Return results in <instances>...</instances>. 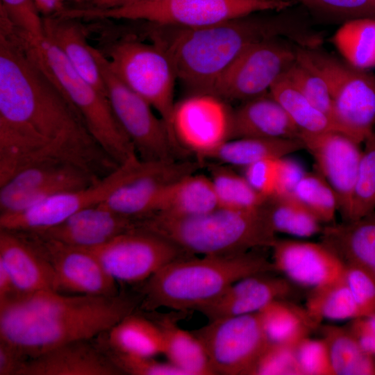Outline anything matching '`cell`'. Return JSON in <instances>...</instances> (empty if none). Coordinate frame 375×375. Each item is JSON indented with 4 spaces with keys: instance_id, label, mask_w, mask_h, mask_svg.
I'll return each mask as SVG.
<instances>
[{
    "instance_id": "cell-1",
    "label": "cell",
    "mask_w": 375,
    "mask_h": 375,
    "mask_svg": "<svg viewBox=\"0 0 375 375\" xmlns=\"http://www.w3.org/2000/svg\"><path fill=\"white\" fill-rule=\"evenodd\" d=\"M58 162L101 178L119 165L40 62L30 38L0 14V185L22 169Z\"/></svg>"
},
{
    "instance_id": "cell-2",
    "label": "cell",
    "mask_w": 375,
    "mask_h": 375,
    "mask_svg": "<svg viewBox=\"0 0 375 375\" xmlns=\"http://www.w3.org/2000/svg\"><path fill=\"white\" fill-rule=\"evenodd\" d=\"M153 35L174 65L179 79L194 94H210L235 60L251 45L282 38L303 48L317 47L320 32L312 28L295 6L278 11L258 12L201 28L164 26Z\"/></svg>"
},
{
    "instance_id": "cell-3",
    "label": "cell",
    "mask_w": 375,
    "mask_h": 375,
    "mask_svg": "<svg viewBox=\"0 0 375 375\" xmlns=\"http://www.w3.org/2000/svg\"><path fill=\"white\" fill-rule=\"evenodd\" d=\"M141 294L65 295L47 290L21 294L0 305V340L27 358L106 332L139 307Z\"/></svg>"
},
{
    "instance_id": "cell-4",
    "label": "cell",
    "mask_w": 375,
    "mask_h": 375,
    "mask_svg": "<svg viewBox=\"0 0 375 375\" xmlns=\"http://www.w3.org/2000/svg\"><path fill=\"white\" fill-rule=\"evenodd\" d=\"M257 250L174 260L144 281L139 307L150 312L160 308L196 310L241 278L276 271L272 262Z\"/></svg>"
},
{
    "instance_id": "cell-5",
    "label": "cell",
    "mask_w": 375,
    "mask_h": 375,
    "mask_svg": "<svg viewBox=\"0 0 375 375\" xmlns=\"http://www.w3.org/2000/svg\"><path fill=\"white\" fill-rule=\"evenodd\" d=\"M137 227L160 235L192 256L240 254L271 248L277 239L263 206L252 210L218 207L189 217L155 214L137 222Z\"/></svg>"
},
{
    "instance_id": "cell-6",
    "label": "cell",
    "mask_w": 375,
    "mask_h": 375,
    "mask_svg": "<svg viewBox=\"0 0 375 375\" xmlns=\"http://www.w3.org/2000/svg\"><path fill=\"white\" fill-rule=\"evenodd\" d=\"M293 0H158L112 8H83L76 15L85 19L142 20L154 25L201 28L258 12L287 9Z\"/></svg>"
},
{
    "instance_id": "cell-7",
    "label": "cell",
    "mask_w": 375,
    "mask_h": 375,
    "mask_svg": "<svg viewBox=\"0 0 375 375\" xmlns=\"http://www.w3.org/2000/svg\"><path fill=\"white\" fill-rule=\"evenodd\" d=\"M297 60L326 82L340 131L358 144L375 126V75L356 68L319 47L297 46Z\"/></svg>"
},
{
    "instance_id": "cell-8",
    "label": "cell",
    "mask_w": 375,
    "mask_h": 375,
    "mask_svg": "<svg viewBox=\"0 0 375 375\" xmlns=\"http://www.w3.org/2000/svg\"><path fill=\"white\" fill-rule=\"evenodd\" d=\"M33 44L44 69L75 106L88 130L107 154L119 165L137 156L108 97L84 79L58 47L45 38Z\"/></svg>"
},
{
    "instance_id": "cell-9",
    "label": "cell",
    "mask_w": 375,
    "mask_h": 375,
    "mask_svg": "<svg viewBox=\"0 0 375 375\" xmlns=\"http://www.w3.org/2000/svg\"><path fill=\"white\" fill-rule=\"evenodd\" d=\"M153 42L145 43L128 36L107 43L104 50L98 49L106 57L115 74L153 108L179 147L172 129L177 76L166 51Z\"/></svg>"
},
{
    "instance_id": "cell-10",
    "label": "cell",
    "mask_w": 375,
    "mask_h": 375,
    "mask_svg": "<svg viewBox=\"0 0 375 375\" xmlns=\"http://www.w3.org/2000/svg\"><path fill=\"white\" fill-rule=\"evenodd\" d=\"M114 114L144 161L174 160L185 155L172 139L162 119L144 98L123 83L111 70L106 57L92 47Z\"/></svg>"
},
{
    "instance_id": "cell-11",
    "label": "cell",
    "mask_w": 375,
    "mask_h": 375,
    "mask_svg": "<svg viewBox=\"0 0 375 375\" xmlns=\"http://www.w3.org/2000/svg\"><path fill=\"white\" fill-rule=\"evenodd\" d=\"M296 44L282 38L256 42L246 49L217 81L210 94L240 103L269 92L297 60Z\"/></svg>"
},
{
    "instance_id": "cell-12",
    "label": "cell",
    "mask_w": 375,
    "mask_h": 375,
    "mask_svg": "<svg viewBox=\"0 0 375 375\" xmlns=\"http://www.w3.org/2000/svg\"><path fill=\"white\" fill-rule=\"evenodd\" d=\"M192 333L203 344L215 374L252 375L269 342L258 312L209 320Z\"/></svg>"
},
{
    "instance_id": "cell-13",
    "label": "cell",
    "mask_w": 375,
    "mask_h": 375,
    "mask_svg": "<svg viewBox=\"0 0 375 375\" xmlns=\"http://www.w3.org/2000/svg\"><path fill=\"white\" fill-rule=\"evenodd\" d=\"M200 165L188 159L144 161L134 157L122 181L101 204L135 222L142 220L156 212L173 182L197 172Z\"/></svg>"
},
{
    "instance_id": "cell-14",
    "label": "cell",
    "mask_w": 375,
    "mask_h": 375,
    "mask_svg": "<svg viewBox=\"0 0 375 375\" xmlns=\"http://www.w3.org/2000/svg\"><path fill=\"white\" fill-rule=\"evenodd\" d=\"M106 272L117 282H144L177 259L192 256L169 240L135 227L92 249Z\"/></svg>"
},
{
    "instance_id": "cell-15",
    "label": "cell",
    "mask_w": 375,
    "mask_h": 375,
    "mask_svg": "<svg viewBox=\"0 0 375 375\" xmlns=\"http://www.w3.org/2000/svg\"><path fill=\"white\" fill-rule=\"evenodd\" d=\"M174 139L185 153L205 161L233 138V108L210 94H194L175 103L172 117Z\"/></svg>"
},
{
    "instance_id": "cell-16",
    "label": "cell",
    "mask_w": 375,
    "mask_h": 375,
    "mask_svg": "<svg viewBox=\"0 0 375 375\" xmlns=\"http://www.w3.org/2000/svg\"><path fill=\"white\" fill-rule=\"evenodd\" d=\"M100 179L69 163L28 167L0 185V215L24 211L53 195L88 187Z\"/></svg>"
},
{
    "instance_id": "cell-17",
    "label": "cell",
    "mask_w": 375,
    "mask_h": 375,
    "mask_svg": "<svg viewBox=\"0 0 375 375\" xmlns=\"http://www.w3.org/2000/svg\"><path fill=\"white\" fill-rule=\"evenodd\" d=\"M28 233L51 268L57 292L92 296H112L119 292L117 281L89 250L35 232Z\"/></svg>"
},
{
    "instance_id": "cell-18",
    "label": "cell",
    "mask_w": 375,
    "mask_h": 375,
    "mask_svg": "<svg viewBox=\"0 0 375 375\" xmlns=\"http://www.w3.org/2000/svg\"><path fill=\"white\" fill-rule=\"evenodd\" d=\"M128 160L88 187L53 195L17 213L0 215V228L43 231L83 208L101 203L124 177Z\"/></svg>"
},
{
    "instance_id": "cell-19",
    "label": "cell",
    "mask_w": 375,
    "mask_h": 375,
    "mask_svg": "<svg viewBox=\"0 0 375 375\" xmlns=\"http://www.w3.org/2000/svg\"><path fill=\"white\" fill-rule=\"evenodd\" d=\"M299 138L315 161L317 171L334 190L342 222L349 218L357 172L362 156L358 143L335 131L300 132Z\"/></svg>"
},
{
    "instance_id": "cell-20",
    "label": "cell",
    "mask_w": 375,
    "mask_h": 375,
    "mask_svg": "<svg viewBox=\"0 0 375 375\" xmlns=\"http://www.w3.org/2000/svg\"><path fill=\"white\" fill-rule=\"evenodd\" d=\"M272 249V264L292 283L315 288L344 274L340 259L319 243L276 239Z\"/></svg>"
},
{
    "instance_id": "cell-21",
    "label": "cell",
    "mask_w": 375,
    "mask_h": 375,
    "mask_svg": "<svg viewBox=\"0 0 375 375\" xmlns=\"http://www.w3.org/2000/svg\"><path fill=\"white\" fill-rule=\"evenodd\" d=\"M122 372L91 340L66 343L27 358L17 375H120Z\"/></svg>"
},
{
    "instance_id": "cell-22",
    "label": "cell",
    "mask_w": 375,
    "mask_h": 375,
    "mask_svg": "<svg viewBox=\"0 0 375 375\" xmlns=\"http://www.w3.org/2000/svg\"><path fill=\"white\" fill-rule=\"evenodd\" d=\"M0 264L22 294L56 291L51 268L28 232L0 228Z\"/></svg>"
},
{
    "instance_id": "cell-23",
    "label": "cell",
    "mask_w": 375,
    "mask_h": 375,
    "mask_svg": "<svg viewBox=\"0 0 375 375\" xmlns=\"http://www.w3.org/2000/svg\"><path fill=\"white\" fill-rule=\"evenodd\" d=\"M262 273L248 276L229 286L220 296L196 310L209 320L258 312L276 299L292 292L290 280Z\"/></svg>"
},
{
    "instance_id": "cell-24",
    "label": "cell",
    "mask_w": 375,
    "mask_h": 375,
    "mask_svg": "<svg viewBox=\"0 0 375 375\" xmlns=\"http://www.w3.org/2000/svg\"><path fill=\"white\" fill-rule=\"evenodd\" d=\"M135 227L136 222L99 203L76 212L53 227L35 233L73 247L92 249Z\"/></svg>"
},
{
    "instance_id": "cell-25",
    "label": "cell",
    "mask_w": 375,
    "mask_h": 375,
    "mask_svg": "<svg viewBox=\"0 0 375 375\" xmlns=\"http://www.w3.org/2000/svg\"><path fill=\"white\" fill-rule=\"evenodd\" d=\"M300 130L269 92L233 109V138H299Z\"/></svg>"
},
{
    "instance_id": "cell-26",
    "label": "cell",
    "mask_w": 375,
    "mask_h": 375,
    "mask_svg": "<svg viewBox=\"0 0 375 375\" xmlns=\"http://www.w3.org/2000/svg\"><path fill=\"white\" fill-rule=\"evenodd\" d=\"M321 242L346 265L366 272L375 281V211L354 221L322 228Z\"/></svg>"
},
{
    "instance_id": "cell-27",
    "label": "cell",
    "mask_w": 375,
    "mask_h": 375,
    "mask_svg": "<svg viewBox=\"0 0 375 375\" xmlns=\"http://www.w3.org/2000/svg\"><path fill=\"white\" fill-rule=\"evenodd\" d=\"M79 19L60 15L42 17L44 38L63 53L74 69L99 92H107L87 29Z\"/></svg>"
},
{
    "instance_id": "cell-28",
    "label": "cell",
    "mask_w": 375,
    "mask_h": 375,
    "mask_svg": "<svg viewBox=\"0 0 375 375\" xmlns=\"http://www.w3.org/2000/svg\"><path fill=\"white\" fill-rule=\"evenodd\" d=\"M218 207L210 177L195 172L181 177L169 186L153 215L189 217L206 213Z\"/></svg>"
},
{
    "instance_id": "cell-29",
    "label": "cell",
    "mask_w": 375,
    "mask_h": 375,
    "mask_svg": "<svg viewBox=\"0 0 375 375\" xmlns=\"http://www.w3.org/2000/svg\"><path fill=\"white\" fill-rule=\"evenodd\" d=\"M97 339L110 349L131 356L154 357L163 351L160 327L152 319L134 312L122 319Z\"/></svg>"
},
{
    "instance_id": "cell-30",
    "label": "cell",
    "mask_w": 375,
    "mask_h": 375,
    "mask_svg": "<svg viewBox=\"0 0 375 375\" xmlns=\"http://www.w3.org/2000/svg\"><path fill=\"white\" fill-rule=\"evenodd\" d=\"M152 319L162 331V353L169 362L185 375L215 374L203 344L192 331L182 329L168 317Z\"/></svg>"
},
{
    "instance_id": "cell-31",
    "label": "cell",
    "mask_w": 375,
    "mask_h": 375,
    "mask_svg": "<svg viewBox=\"0 0 375 375\" xmlns=\"http://www.w3.org/2000/svg\"><path fill=\"white\" fill-rule=\"evenodd\" d=\"M265 334L270 342L297 347L319 326L306 308L285 299H276L258 312Z\"/></svg>"
},
{
    "instance_id": "cell-32",
    "label": "cell",
    "mask_w": 375,
    "mask_h": 375,
    "mask_svg": "<svg viewBox=\"0 0 375 375\" xmlns=\"http://www.w3.org/2000/svg\"><path fill=\"white\" fill-rule=\"evenodd\" d=\"M304 149L300 138H236L225 142L205 161L245 167L265 158H279Z\"/></svg>"
},
{
    "instance_id": "cell-33",
    "label": "cell",
    "mask_w": 375,
    "mask_h": 375,
    "mask_svg": "<svg viewBox=\"0 0 375 375\" xmlns=\"http://www.w3.org/2000/svg\"><path fill=\"white\" fill-rule=\"evenodd\" d=\"M334 375H375L374 356L366 352L346 327L321 326Z\"/></svg>"
},
{
    "instance_id": "cell-34",
    "label": "cell",
    "mask_w": 375,
    "mask_h": 375,
    "mask_svg": "<svg viewBox=\"0 0 375 375\" xmlns=\"http://www.w3.org/2000/svg\"><path fill=\"white\" fill-rule=\"evenodd\" d=\"M331 42L349 65L364 70L375 67L374 19H355L342 23Z\"/></svg>"
},
{
    "instance_id": "cell-35",
    "label": "cell",
    "mask_w": 375,
    "mask_h": 375,
    "mask_svg": "<svg viewBox=\"0 0 375 375\" xmlns=\"http://www.w3.org/2000/svg\"><path fill=\"white\" fill-rule=\"evenodd\" d=\"M305 308L319 326L324 319L338 321L361 316L344 274L333 281L312 288Z\"/></svg>"
},
{
    "instance_id": "cell-36",
    "label": "cell",
    "mask_w": 375,
    "mask_h": 375,
    "mask_svg": "<svg viewBox=\"0 0 375 375\" xmlns=\"http://www.w3.org/2000/svg\"><path fill=\"white\" fill-rule=\"evenodd\" d=\"M206 165L219 207L252 210L260 208L267 199L258 193L232 167L215 162H208Z\"/></svg>"
},
{
    "instance_id": "cell-37",
    "label": "cell",
    "mask_w": 375,
    "mask_h": 375,
    "mask_svg": "<svg viewBox=\"0 0 375 375\" xmlns=\"http://www.w3.org/2000/svg\"><path fill=\"white\" fill-rule=\"evenodd\" d=\"M262 206L276 233L308 238L322 230V222L293 194L271 196Z\"/></svg>"
},
{
    "instance_id": "cell-38",
    "label": "cell",
    "mask_w": 375,
    "mask_h": 375,
    "mask_svg": "<svg viewBox=\"0 0 375 375\" xmlns=\"http://www.w3.org/2000/svg\"><path fill=\"white\" fill-rule=\"evenodd\" d=\"M300 130L307 133L339 131L335 123L314 106L284 76L269 90Z\"/></svg>"
},
{
    "instance_id": "cell-39",
    "label": "cell",
    "mask_w": 375,
    "mask_h": 375,
    "mask_svg": "<svg viewBox=\"0 0 375 375\" xmlns=\"http://www.w3.org/2000/svg\"><path fill=\"white\" fill-rule=\"evenodd\" d=\"M293 195L322 223L334 222L339 205L337 195L318 172H306L297 185Z\"/></svg>"
},
{
    "instance_id": "cell-40",
    "label": "cell",
    "mask_w": 375,
    "mask_h": 375,
    "mask_svg": "<svg viewBox=\"0 0 375 375\" xmlns=\"http://www.w3.org/2000/svg\"><path fill=\"white\" fill-rule=\"evenodd\" d=\"M349 220L358 219L375 211V132L363 142Z\"/></svg>"
},
{
    "instance_id": "cell-41",
    "label": "cell",
    "mask_w": 375,
    "mask_h": 375,
    "mask_svg": "<svg viewBox=\"0 0 375 375\" xmlns=\"http://www.w3.org/2000/svg\"><path fill=\"white\" fill-rule=\"evenodd\" d=\"M283 76L314 106L334 122L333 99L325 81L319 74L297 60Z\"/></svg>"
},
{
    "instance_id": "cell-42",
    "label": "cell",
    "mask_w": 375,
    "mask_h": 375,
    "mask_svg": "<svg viewBox=\"0 0 375 375\" xmlns=\"http://www.w3.org/2000/svg\"><path fill=\"white\" fill-rule=\"evenodd\" d=\"M302 5L322 18L342 24L360 18L375 19V0H308Z\"/></svg>"
},
{
    "instance_id": "cell-43",
    "label": "cell",
    "mask_w": 375,
    "mask_h": 375,
    "mask_svg": "<svg viewBox=\"0 0 375 375\" xmlns=\"http://www.w3.org/2000/svg\"><path fill=\"white\" fill-rule=\"evenodd\" d=\"M252 375H302L296 347L269 342L258 359Z\"/></svg>"
},
{
    "instance_id": "cell-44",
    "label": "cell",
    "mask_w": 375,
    "mask_h": 375,
    "mask_svg": "<svg viewBox=\"0 0 375 375\" xmlns=\"http://www.w3.org/2000/svg\"><path fill=\"white\" fill-rule=\"evenodd\" d=\"M122 374L185 375L170 362H160L153 357L131 356L115 351L96 342Z\"/></svg>"
},
{
    "instance_id": "cell-45",
    "label": "cell",
    "mask_w": 375,
    "mask_h": 375,
    "mask_svg": "<svg viewBox=\"0 0 375 375\" xmlns=\"http://www.w3.org/2000/svg\"><path fill=\"white\" fill-rule=\"evenodd\" d=\"M0 7L12 23L34 42L44 38L42 17L33 0H1Z\"/></svg>"
},
{
    "instance_id": "cell-46",
    "label": "cell",
    "mask_w": 375,
    "mask_h": 375,
    "mask_svg": "<svg viewBox=\"0 0 375 375\" xmlns=\"http://www.w3.org/2000/svg\"><path fill=\"white\" fill-rule=\"evenodd\" d=\"M302 375H334L325 340L303 339L296 347Z\"/></svg>"
},
{
    "instance_id": "cell-47",
    "label": "cell",
    "mask_w": 375,
    "mask_h": 375,
    "mask_svg": "<svg viewBox=\"0 0 375 375\" xmlns=\"http://www.w3.org/2000/svg\"><path fill=\"white\" fill-rule=\"evenodd\" d=\"M344 266L345 278L361 316L375 314V281L360 268L352 265Z\"/></svg>"
},
{
    "instance_id": "cell-48",
    "label": "cell",
    "mask_w": 375,
    "mask_h": 375,
    "mask_svg": "<svg viewBox=\"0 0 375 375\" xmlns=\"http://www.w3.org/2000/svg\"><path fill=\"white\" fill-rule=\"evenodd\" d=\"M278 161V158H265L243 168V176L249 185L265 198L272 196L274 192Z\"/></svg>"
},
{
    "instance_id": "cell-49",
    "label": "cell",
    "mask_w": 375,
    "mask_h": 375,
    "mask_svg": "<svg viewBox=\"0 0 375 375\" xmlns=\"http://www.w3.org/2000/svg\"><path fill=\"white\" fill-rule=\"evenodd\" d=\"M306 173L303 167L297 160L287 156L278 158L276 182L272 196L293 194Z\"/></svg>"
},
{
    "instance_id": "cell-50",
    "label": "cell",
    "mask_w": 375,
    "mask_h": 375,
    "mask_svg": "<svg viewBox=\"0 0 375 375\" xmlns=\"http://www.w3.org/2000/svg\"><path fill=\"white\" fill-rule=\"evenodd\" d=\"M361 347L375 356V314L351 319L347 327Z\"/></svg>"
},
{
    "instance_id": "cell-51",
    "label": "cell",
    "mask_w": 375,
    "mask_h": 375,
    "mask_svg": "<svg viewBox=\"0 0 375 375\" xmlns=\"http://www.w3.org/2000/svg\"><path fill=\"white\" fill-rule=\"evenodd\" d=\"M26 359L15 347L0 340V375H17Z\"/></svg>"
},
{
    "instance_id": "cell-52",
    "label": "cell",
    "mask_w": 375,
    "mask_h": 375,
    "mask_svg": "<svg viewBox=\"0 0 375 375\" xmlns=\"http://www.w3.org/2000/svg\"><path fill=\"white\" fill-rule=\"evenodd\" d=\"M21 294L7 270L0 264V305L11 301Z\"/></svg>"
},
{
    "instance_id": "cell-53",
    "label": "cell",
    "mask_w": 375,
    "mask_h": 375,
    "mask_svg": "<svg viewBox=\"0 0 375 375\" xmlns=\"http://www.w3.org/2000/svg\"><path fill=\"white\" fill-rule=\"evenodd\" d=\"M42 17L60 14L65 8L64 0H33Z\"/></svg>"
},
{
    "instance_id": "cell-54",
    "label": "cell",
    "mask_w": 375,
    "mask_h": 375,
    "mask_svg": "<svg viewBox=\"0 0 375 375\" xmlns=\"http://www.w3.org/2000/svg\"><path fill=\"white\" fill-rule=\"evenodd\" d=\"M154 1L158 0H92L90 4L87 7L96 8H112L135 3Z\"/></svg>"
},
{
    "instance_id": "cell-55",
    "label": "cell",
    "mask_w": 375,
    "mask_h": 375,
    "mask_svg": "<svg viewBox=\"0 0 375 375\" xmlns=\"http://www.w3.org/2000/svg\"><path fill=\"white\" fill-rule=\"evenodd\" d=\"M64 1H69L76 3L78 4V7L88 6L92 1V0H64Z\"/></svg>"
},
{
    "instance_id": "cell-56",
    "label": "cell",
    "mask_w": 375,
    "mask_h": 375,
    "mask_svg": "<svg viewBox=\"0 0 375 375\" xmlns=\"http://www.w3.org/2000/svg\"><path fill=\"white\" fill-rule=\"evenodd\" d=\"M293 1H295L297 3L299 2V3H301V4H303V3H304L305 2H306L308 0H293Z\"/></svg>"
}]
</instances>
